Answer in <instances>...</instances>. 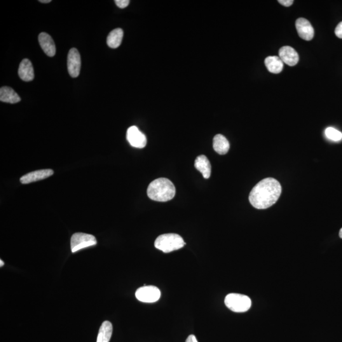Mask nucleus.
I'll return each mask as SVG.
<instances>
[{
	"instance_id": "1",
	"label": "nucleus",
	"mask_w": 342,
	"mask_h": 342,
	"mask_svg": "<svg viewBox=\"0 0 342 342\" xmlns=\"http://www.w3.org/2000/svg\"><path fill=\"white\" fill-rule=\"evenodd\" d=\"M282 193V186L277 180L269 177L262 179L252 189L249 201L257 209H266L275 204Z\"/></svg>"
},
{
	"instance_id": "2",
	"label": "nucleus",
	"mask_w": 342,
	"mask_h": 342,
	"mask_svg": "<svg viewBox=\"0 0 342 342\" xmlns=\"http://www.w3.org/2000/svg\"><path fill=\"white\" fill-rule=\"evenodd\" d=\"M175 194L174 185L167 178L155 179L149 184L147 189L148 196L151 200L161 202L172 200Z\"/></svg>"
},
{
	"instance_id": "3",
	"label": "nucleus",
	"mask_w": 342,
	"mask_h": 342,
	"mask_svg": "<svg viewBox=\"0 0 342 342\" xmlns=\"http://www.w3.org/2000/svg\"><path fill=\"white\" fill-rule=\"evenodd\" d=\"M186 244L181 236L175 233L164 234L157 238L155 247L165 253L181 249Z\"/></svg>"
},
{
	"instance_id": "4",
	"label": "nucleus",
	"mask_w": 342,
	"mask_h": 342,
	"mask_svg": "<svg viewBox=\"0 0 342 342\" xmlns=\"http://www.w3.org/2000/svg\"><path fill=\"white\" fill-rule=\"evenodd\" d=\"M225 305L235 313H245L251 308V300L247 295L229 294L224 300Z\"/></svg>"
},
{
	"instance_id": "5",
	"label": "nucleus",
	"mask_w": 342,
	"mask_h": 342,
	"mask_svg": "<svg viewBox=\"0 0 342 342\" xmlns=\"http://www.w3.org/2000/svg\"><path fill=\"white\" fill-rule=\"evenodd\" d=\"M97 241L92 235L83 233H76L72 236L71 248L72 252L79 251L83 248L97 245Z\"/></svg>"
},
{
	"instance_id": "6",
	"label": "nucleus",
	"mask_w": 342,
	"mask_h": 342,
	"mask_svg": "<svg viewBox=\"0 0 342 342\" xmlns=\"http://www.w3.org/2000/svg\"><path fill=\"white\" fill-rule=\"evenodd\" d=\"M135 295L140 302L154 303L160 299L161 293L160 290L154 286H144L137 290Z\"/></svg>"
},
{
	"instance_id": "7",
	"label": "nucleus",
	"mask_w": 342,
	"mask_h": 342,
	"mask_svg": "<svg viewBox=\"0 0 342 342\" xmlns=\"http://www.w3.org/2000/svg\"><path fill=\"white\" fill-rule=\"evenodd\" d=\"M81 65V56L76 48L70 50L68 53L67 68L70 76L76 78L80 73Z\"/></svg>"
},
{
	"instance_id": "8",
	"label": "nucleus",
	"mask_w": 342,
	"mask_h": 342,
	"mask_svg": "<svg viewBox=\"0 0 342 342\" xmlns=\"http://www.w3.org/2000/svg\"><path fill=\"white\" fill-rule=\"evenodd\" d=\"M126 138L131 146L137 149H144L147 145V138L137 126H131L128 129Z\"/></svg>"
},
{
	"instance_id": "9",
	"label": "nucleus",
	"mask_w": 342,
	"mask_h": 342,
	"mask_svg": "<svg viewBox=\"0 0 342 342\" xmlns=\"http://www.w3.org/2000/svg\"><path fill=\"white\" fill-rule=\"evenodd\" d=\"M295 26L299 36L302 39L306 41L312 40L315 36V30L309 20L304 18H299L295 22Z\"/></svg>"
},
{
	"instance_id": "10",
	"label": "nucleus",
	"mask_w": 342,
	"mask_h": 342,
	"mask_svg": "<svg viewBox=\"0 0 342 342\" xmlns=\"http://www.w3.org/2000/svg\"><path fill=\"white\" fill-rule=\"evenodd\" d=\"M279 57L283 61L285 64L289 65V66H295L297 64L299 60L298 53L295 51L294 48L289 46H283L279 50Z\"/></svg>"
},
{
	"instance_id": "11",
	"label": "nucleus",
	"mask_w": 342,
	"mask_h": 342,
	"mask_svg": "<svg viewBox=\"0 0 342 342\" xmlns=\"http://www.w3.org/2000/svg\"><path fill=\"white\" fill-rule=\"evenodd\" d=\"M53 171L51 170H42L35 171L28 173L20 178V181L22 184H29L30 182L40 181L46 179L53 174Z\"/></svg>"
},
{
	"instance_id": "12",
	"label": "nucleus",
	"mask_w": 342,
	"mask_h": 342,
	"mask_svg": "<svg viewBox=\"0 0 342 342\" xmlns=\"http://www.w3.org/2000/svg\"><path fill=\"white\" fill-rule=\"evenodd\" d=\"M38 40L42 50L48 56L52 57L56 53V47L52 37L46 32H41L39 35Z\"/></svg>"
},
{
	"instance_id": "13",
	"label": "nucleus",
	"mask_w": 342,
	"mask_h": 342,
	"mask_svg": "<svg viewBox=\"0 0 342 342\" xmlns=\"http://www.w3.org/2000/svg\"><path fill=\"white\" fill-rule=\"evenodd\" d=\"M18 76L22 80L31 81L34 78V69L29 60L24 59L21 62L18 71Z\"/></svg>"
},
{
	"instance_id": "14",
	"label": "nucleus",
	"mask_w": 342,
	"mask_h": 342,
	"mask_svg": "<svg viewBox=\"0 0 342 342\" xmlns=\"http://www.w3.org/2000/svg\"><path fill=\"white\" fill-rule=\"evenodd\" d=\"M195 167L202 174L205 179H208L211 175V165L207 157L201 155L196 158Z\"/></svg>"
},
{
	"instance_id": "15",
	"label": "nucleus",
	"mask_w": 342,
	"mask_h": 342,
	"mask_svg": "<svg viewBox=\"0 0 342 342\" xmlns=\"http://www.w3.org/2000/svg\"><path fill=\"white\" fill-rule=\"evenodd\" d=\"M0 100L1 102L13 104L19 102L21 98L12 88L3 86L0 90Z\"/></svg>"
},
{
	"instance_id": "16",
	"label": "nucleus",
	"mask_w": 342,
	"mask_h": 342,
	"mask_svg": "<svg viewBox=\"0 0 342 342\" xmlns=\"http://www.w3.org/2000/svg\"><path fill=\"white\" fill-rule=\"evenodd\" d=\"M266 66L268 71L273 74H279L283 71L284 63L277 56H270L265 59Z\"/></svg>"
},
{
	"instance_id": "17",
	"label": "nucleus",
	"mask_w": 342,
	"mask_h": 342,
	"mask_svg": "<svg viewBox=\"0 0 342 342\" xmlns=\"http://www.w3.org/2000/svg\"><path fill=\"white\" fill-rule=\"evenodd\" d=\"M229 143L226 138L222 135H215L213 139V148L219 155L228 153L229 150Z\"/></svg>"
},
{
	"instance_id": "18",
	"label": "nucleus",
	"mask_w": 342,
	"mask_h": 342,
	"mask_svg": "<svg viewBox=\"0 0 342 342\" xmlns=\"http://www.w3.org/2000/svg\"><path fill=\"white\" fill-rule=\"evenodd\" d=\"M124 32L121 28L114 29L110 32L107 37V43L108 46L111 48H117L121 45L123 38Z\"/></svg>"
},
{
	"instance_id": "19",
	"label": "nucleus",
	"mask_w": 342,
	"mask_h": 342,
	"mask_svg": "<svg viewBox=\"0 0 342 342\" xmlns=\"http://www.w3.org/2000/svg\"><path fill=\"white\" fill-rule=\"evenodd\" d=\"M113 327L111 322L105 321L101 326L98 332L97 342H109L111 339Z\"/></svg>"
},
{
	"instance_id": "20",
	"label": "nucleus",
	"mask_w": 342,
	"mask_h": 342,
	"mask_svg": "<svg viewBox=\"0 0 342 342\" xmlns=\"http://www.w3.org/2000/svg\"><path fill=\"white\" fill-rule=\"evenodd\" d=\"M325 135L332 141L339 142L342 139V133L334 128H328L325 130Z\"/></svg>"
},
{
	"instance_id": "21",
	"label": "nucleus",
	"mask_w": 342,
	"mask_h": 342,
	"mask_svg": "<svg viewBox=\"0 0 342 342\" xmlns=\"http://www.w3.org/2000/svg\"><path fill=\"white\" fill-rule=\"evenodd\" d=\"M115 3L117 4V6H119V8H124L126 6H128L130 4V1L129 0H116Z\"/></svg>"
},
{
	"instance_id": "22",
	"label": "nucleus",
	"mask_w": 342,
	"mask_h": 342,
	"mask_svg": "<svg viewBox=\"0 0 342 342\" xmlns=\"http://www.w3.org/2000/svg\"><path fill=\"white\" fill-rule=\"evenodd\" d=\"M335 33L339 38L342 39V22H340L335 30Z\"/></svg>"
},
{
	"instance_id": "23",
	"label": "nucleus",
	"mask_w": 342,
	"mask_h": 342,
	"mask_svg": "<svg viewBox=\"0 0 342 342\" xmlns=\"http://www.w3.org/2000/svg\"><path fill=\"white\" fill-rule=\"evenodd\" d=\"M279 3L282 4V5L289 7L292 5L294 3V1L293 0H279Z\"/></svg>"
},
{
	"instance_id": "24",
	"label": "nucleus",
	"mask_w": 342,
	"mask_h": 342,
	"mask_svg": "<svg viewBox=\"0 0 342 342\" xmlns=\"http://www.w3.org/2000/svg\"><path fill=\"white\" fill-rule=\"evenodd\" d=\"M186 342H198V341L195 336L191 335L187 338Z\"/></svg>"
},
{
	"instance_id": "25",
	"label": "nucleus",
	"mask_w": 342,
	"mask_h": 342,
	"mask_svg": "<svg viewBox=\"0 0 342 342\" xmlns=\"http://www.w3.org/2000/svg\"><path fill=\"white\" fill-rule=\"evenodd\" d=\"M39 2H41V3H50L51 1V0H39Z\"/></svg>"
},
{
	"instance_id": "26",
	"label": "nucleus",
	"mask_w": 342,
	"mask_h": 342,
	"mask_svg": "<svg viewBox=\"0 0 342 342\" xmlns=\"http://www.w3.org/2000/svg\"><path fill=\"white\" fill-rule=\"evenodd\" d=\"M339 236H340V237L342 238V228H341V230H340Z\"/></svg>"
},
{
	"instance_id": "27",
	"label": "nucleus",
	"mask_w": 342,
	"mask_h": 342,
	"mask_svg": "<svg viewBox=\"0 0 342 342\" xmlns=\"http://www.w3.org/2000/svg\"><path fill=\"white\" fill-rule=\"evenodd\" d=\"M3 265H4V262L3 261H2V260H1V261H0V266L2 267Z\"/></svg>"
}]
</instances>
